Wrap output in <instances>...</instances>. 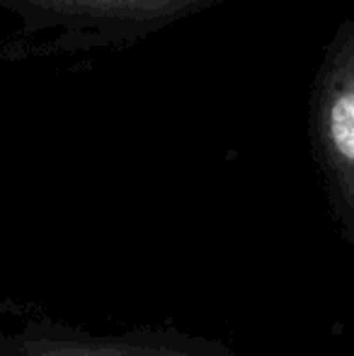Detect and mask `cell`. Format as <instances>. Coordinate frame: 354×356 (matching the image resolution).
Here are the masks:
<instances>
[{"label":"cell","instance_id":"1","mask_svg":"<svg viewBox=\"0 0 354 356\" xmlns=\"http://www.w3.org/2000/svg\"><path fill=\"white\" fill-rule=\"evenodd\" d=\"M226 0H0L17 34H49L44 51L76 54L127 47Z\"/></svg>","mask_w":354,"mask_h":356},{"label":"cell","instance_id":"2","mask_svg":"<svg viewBox=\"0 0 354 356\" xmlns=\"http://www.w3.org/2000/svg\"><path fill=\"white\" fill-rule=\"evenodd\" d=\"M308 127L330 192L354 213V19H342L323 49L308 97Z\"/></svg>","mask_w":354,"mask_h":356},{"label":"cell","instance_id":"3","mask_svg":"<svg viewBox=\"0 0 354 356\" xmlns=\"http://www.w3.org/2000/svg\"><path fill=\"white\" fill-rule=\"evenodd\" d=\"M24 356H202L175 347L136 342H42L32 344Z\"/></svg>","mask_w":354,"mask_h":356}]
</instances>
